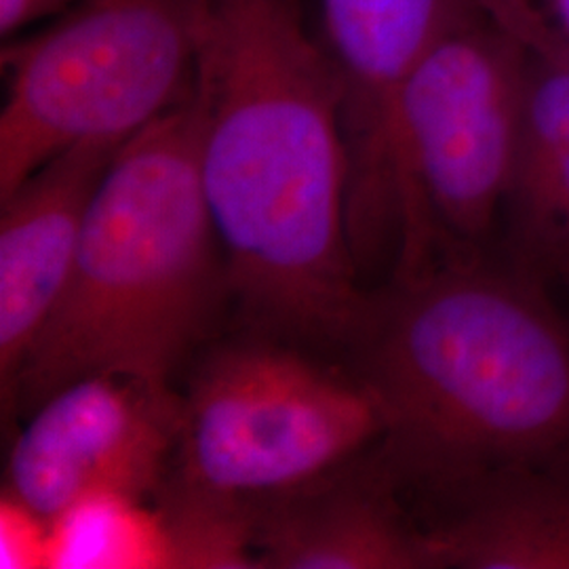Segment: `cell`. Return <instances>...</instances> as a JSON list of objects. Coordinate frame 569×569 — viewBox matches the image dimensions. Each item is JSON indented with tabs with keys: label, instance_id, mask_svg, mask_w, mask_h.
Returning a JSON list of instances; mask_svg holds the SVG:
<instances>
[{
	"label": "cell",
	"instance_id": "6da1fadb",
	"mask_svg": "<svg viewBox=\"0 0 569 569\" xmlns=\"http://www.w3.org/2000/svg\"><path fill=\"white\" fill-rule=\"evenodd\" d=\"M199 167L226 283L289 336L357 342L345 84L296 0H194Z\"/></svg>",
	"mask_w": 569,
	"mask_h": 569
},
{
	"label": "cell",
	"instance_id": "7a4b0ae2",
	"mask_svg": "<svg viewBox=\"0 0 569 569\" xmlns=\"http://www.w3.org/2000/svg\"><path fill=\"white\" fill-rule=\"evenodd\" d=\"M357 342L399 483L435 491L569 451V327L526 270L430 266L371 302Z\"/></svg>",
	"mask_w": 569,
	"mask_h": 569
},
{
	"label": "cell",
	"instance_id": "3957f363",
	"mask_svg": "<svg viewBox=\"0 0 569 569\" xmlns=\"http://www.w3.org/2000/svg\"><path fill=\"white\" fill-rule=\"evenodd\" d=\"M218 251L199 167V112L188 93L122 143L103 171L70 281L26 352L7 407L34 409L100 371L169 382L226 279Z\"/></svg>",
	"mask_w": 569,
	"mask_h": 569
},
{
	"label": "cell",
	"instance_id": "277c9868",
	"mask_svg": "<svg viewBox=\"0 0 569 569\" xmlns=\"http://www.w3.org/2000/svg\"><path fill=\"white\" fill-rule=\"evenodd\" d=\"M194 0H82L4 49L0 201L82 143L122 146L192 89Z\"/></svg>",
	"mask_w": 569,
	"mask_h": 569
},
{
	"label": "cell",
	"instance_id": "5b68a950",
	"mask_svg": "<svg viewBox=\"0 0 569 569\" xmlns=\"http://www.w3.org/2000/svg\"><path fill=\"white\" fill-rule=\"evenodd\" d=\"M385 437V409L363 376L284 346H230L182 399L171 488L251 507L327 479Z\"/></svg>",
	"mask_w": 569,
	"mask_h": 569
},
{
	"label": "cell",
	"instance_id": "8992f818",
	"mask_svg": "<svg viewBox=\"0 0 569 569\" xmlns=\"http://www.w3.org/2000/svg\"><path fill=\"white\" fill-rule=\"evenodd\" d=\"M531 58L483 13L453 26L395 100L401 274L428 266L435 237L483 241L505 211Z\"/></svg>",
	"mask_w": 569,
	"mask_h": 569
},
{
	"label": "cell",
	"instance_id": "52a82bcc",
	"mask_svg": "<svg viewBox=\"0 0 569 569\" xmlns=\"http://www.w3.org/2000/svg\"><path fill=\"white\" fill-rule=\"evenodd\" d=\"M180 428L182 399L169 382L82 376L32 409L11 446L4 493L51 526L98 498L142 502L163 486Z\"/></svg>",
	"mask_w": 569,
	"mask_h": 569
},
{
	"label": "cell",
	"instance_id": "ba28073f",
	"mask_svg": "<svg viewBox=\"0 0 569 569\" xmlns=\"http://www.w3.org/2000/svg\"><path fill=\"white\" fill-rule=\"evenodd\" d=\"M326 49L345 84L350 218L376 222L395 204L392 112L428 49L477 7L472 0H319Z\"/></svg>",
	"mask_w": 569,
	"mask_h": 569
},
{
	"label": "cell",
	"instance_id": "9c48e42d",
	"mask_svg": "<svg viewBox=\"0 0 569 569\" xmlns=\"http://www.w3.org/2000/svg\"><path fill=\"white\" fill-rule=\"evenodd\" d=\"M119 148L82 143L61 152L0 201V388L4 407L26 352L70 281L91 197Z\"/></svg>",
	"mask_w": 569,
	"mask_h": 569
},
{
	"label": "cell",
	"instance_id": "30bf717a",
	"mask_svg": "<svg viewBox=\"0 0 569 569\" xmlns=\"http://www.w3.org/2000/svg\"><path fill=\"white\" fill-rule=\"evenodd\" d=\"M382 462L346 468L308 488L251 505L258 568L435 569L427 529L401 505Z\"/></svg>",
	"mask_w": 569,
	"mask_h": 569
},
{
	"label": "cell",
	"instance_id": "8fae6325",
	"mask_svg": "<svg viewBox=\"0 0 569 569\" xmlns=\"http://www.w3.org/2000/svg\"><path fill=\"white\" fill-rule=\"evenodd\" d=\"M435 569H569V451L435 489Z\"/></svg>",
	"mask_w": 569,
	"mask_h": 569
},
{
	"label": "cell",
	"instance_id": "7c38bea8",
	"mask_svg": "<svg viewBox=\"0 0 569 569\" xmlns=\"http://www.w3.org/2000/svg\"><path fill=\"white\" fill-rule=\"evenodd\" d=\"M519 268L569 260V68L531 60L505 211Z\"/></svg>",
	"mask_w": 569,
	"mask_h": 569
},
{
	"label": "cell",
	"instance_id": "4fadbf2b",
	"mask_svg": "<svg viewBox=\"0 0 569 569\" xmlns=\"http://www.w3.org/2000/svg\"><path fill=\"white\" fill-rule=\"evenodd\" d=\"M529 58L569 68V0H472Z\"/></svg>",
	"mask_w": 569,
	"mask_h": 569
},
{
	"label": "cell",
	"instance_id": "5bb4252c",
	"mask_svg": "<svg viewBox=\"0 0 569 569\" xmlns=\"http://www.w3.org/2000/svg\"><path fill=\"white\" fill-rule=\"evenodd\" d=\"M70 0H0V32L13 37L18 30L63 11Z\"/></svg>",
	"mask_w": 569,
	"mask_h": 569
},
{
	"label": "cell",
	"instance_id": "9a60e30c",
	"mask_svg": "<svg viewBox=\"0 0 569 569\" xmlns=\"http://www.w3.org/2000/svg\"><path fill=\"white\" fill-rule=\"evenodd\" d=\"M557 274H561V277H563V279H566V281H569V260L568 262H566V264L561 266V268H559V272H557Z\"/></svg>",
	"mask_w": 569,
	"mask_h": 569
},
{
	"label": "cell",
	"instance_id": "2e32d148",
	"mask_svg": "<svg viewBox=\"0 0 569 569\" xmlns=\"http://www.w3.org/2000/svg\"><path fill=\"white\" fill-rule=\"evenodd\" d=\"M568 283H569V281H568Z\"/></svg>",
	"mask_w": 569,
	"mask_h": 569
}]
</instances>
